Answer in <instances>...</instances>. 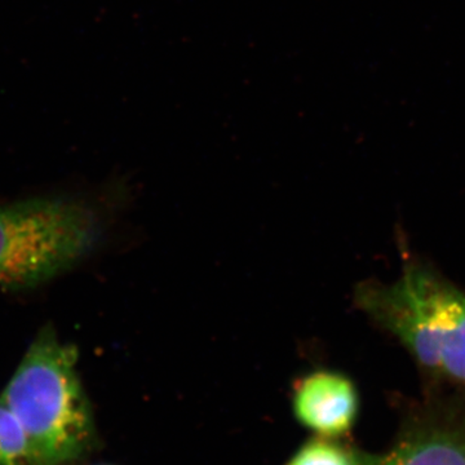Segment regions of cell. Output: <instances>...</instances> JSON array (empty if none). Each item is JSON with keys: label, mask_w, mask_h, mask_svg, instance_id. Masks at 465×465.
Instances as JSON below:
<instances>
[{"label": "cell", "mask_w": 465, "mask_h": 465, "mask_svg": "<svg viewBox=\"0 0 465 465\" xmlns=\"http://www.w3.org/2000/svg\"><path fill=\"white\" fill-rule=\"evenodd\" d=\"M0 401L23 425L34 465L74 463L94 442V415L78 374V351L51 326L35 336Z\"/></svg>", "instance_id": "obj_1"}, {"label": "cell", "mask_w": 465, "mask_h": 465, "mask_svg": "<svg viewBox=\"0 0 465 465\" xmlns=\"http://www.w3.org/2000/svg\"><path fill=\"white\" fill-rule=\"evenodd\" d=\"M287 465H358V455L321 437L302 446Z\"/></svg>", "instance_id": "obj_7"}, {"label": "cell", "mask_w": 465, "mask_h": 465, "mask_svg": "<svg viewBox=\"0 0 465 465\" xmlns=\"http://www.w3.org/2000/svg\"><path fill=\"white\" fill-rule=\"evenodd\" d=\"M91 204L39 197L0 206V287L30 290L90 255L103 235Z\"/></svg>", "instance_id": "obj_3"}, {"label": "cell", "mask_w": 465, "mask_h": 465, "mask_svg": "<svg viewBox=\"0 0 465 465\" xmlns=\"http://www.w3.org/2000/svg\"><path fill=\"white\" fill-rule=\"evenodd\" d=\"M354 302L424 372L465 384V292L439 272L409 262L393 283H360Z\"/></svg>", "instance_id": "obj_2"}, {"label": "cell", "mask_w": 465, "mask_h": 465, "mask_svg": "<svg viewBox=\"0 0 465 465\" xmlns=\"http://www.w3.org/2000/svg\"><path fill=\"white\" fill-rule=\"evenodd\" d=\"M293 415L323 439L344 436L356 423L360 394L344 372L320 369L300 376L292 388Z\"/></svg>", "instance_id": "obj_4"}, {"label": "cell", "mask_w": 465, "mask_h": 465, "mask_svg": "<svg viewBox=\"0 0 465 465\" xmlns=\"http://www.w3.org/2000/svg\"><path fill=\"white\" fill-rule=\"evenodd\" d=\"M358 465H465V440L446 428H419L384 454L358 457Z\"/></svg>", "instance_id": "obj_5"}, {"label": "cell", "mask_w": 465, "mask_h": 465, "mask_svg": "<svg viewBox=\"0 0 465 465\" xmlns=\"http://www.w3.org/2000/svg\"><path fill=\"white\" fill-rule=\"evenodd\" d=\"M0 465H34L23 425L2 401H0Z\"/></svg>", "instance_id": "obj_6"}]
</instances>
